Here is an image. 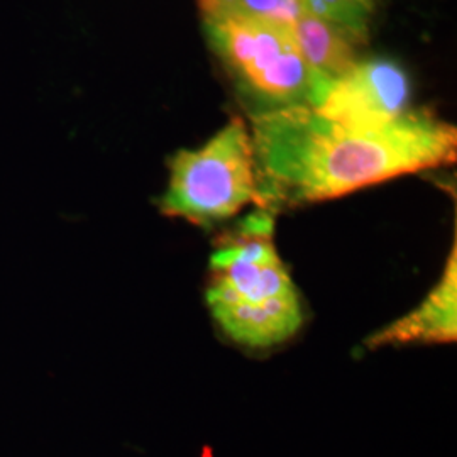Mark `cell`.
<instances>
[{
  "label": "cell",
  "mask_w": 457,
  "mask_h": 457,
  "mask_svg": "<svg viewBox=\"0 0 457 457\" xmlns=\"http://www.w3.org/2000/svg\"><path fill=\"white\" fill-rule=\"evenodd\" d=\"M249 204L262 207L251 132L243 119H230L207 145L180 151L170 162L168 188L160 200L164 215L211 226Z\"/></svg>",
  "instance_id": "3"
},
{
  "label": "cell",
  "mask_w": 457,
  "mask_h": 457,
  "mask_svg": "<svg viewBox=\"0 0 457 457\" xmlns=\"http://www.w3.org/2000/svg\"><path fill=\"white\" fill-rule=\"evenodd\" d=\"M262 207L303 205L347 195L402 175L456 162L457 131L424 111L390 126L358 129L332 122L305 104L251 119Z\"/></svg>",
  "instance_id": "1"
},
{
  "label": "cell",
  "mask_w": 457,
  "mask_h": 457,
  "mask_svg": "<svg viewBox=\"0 0 457 457\" xmlns=\"http://www.w3.org/2000/svg\"><path fill=\"white\" fill-rule=\"evenodd\" d=\"M204 16L275 19L294 24L300 12L296 0H198Z\"/></svg>",
  "instance_id": "9"
},
{
  "label": "cell",
  "mask_w": 457,
  "mask_h": 457,
  "mask_svg": "<svg viewBox=\"0 0 457 457\" xmlns=\"http://www.w3.org/2000/svg\"><path fill=\"white\" fill-rule=\"evenodd\" d=\"M213 51L245 90L270 109L305 104L312 75L294 24L262 17L204 16Z\"/></svg>",
  "instance_id": "4"
},
{
  "label": "cell",
  "mask_w": 457,
  "mask_h": 457,
  "mask_svg": "<svg viewBox=\"0 0 457 457\" xmlns=\"http://www.w3.org/2000/svg\"><path fill=\"white\" fill-rule=\"evenodd\" d=\"M300 9L337 26L356 41L366 37L373 0H296Z\"/></svg>",
  "instance_id": "8"
},
{
  "label": "cell",
  "mask_w": 457,
  "mask_h": 457,
  "mask_svg": "<svg viewBox=\"0 0 457 457\" xmlns=\"http://www.w3.org/2000/svg\"><path fill=\"white\" fill-rule=\"evenodd\" d=\"M207 305L232 343L271 349L303 326V307L275 245V219L258 209L220 239L209 266Z\"/></svg>",
  "instance_id": "2"
},
{
  "label": "cell",
  "mask_w": 457,
  "mask_h": 457,
  "mask_svg": "<svg viewBox=\"0 0 457 457\" xmlns=\"http://www.w3.org/2000/svg\"><path fill=\"white\" fill-rule=\"evenodd\" d=\"M410 96L407 71L396 62L379 58L356 62L311 109L347 128L378 129L410 112Z\"/></svg>",
  "instance_id": "5"
},
{
  "label": "cell",
  "mask_w": 457,
  "mask_h": 457,
  "mask_svg": "<svg viewBox=\"0 0 457 457\" xmlns=\"http://www.w3.org/2000/svg\"><path fill=\"white\" fill-rule=\"evenodd\" d=\"M456 312L457 264L454 245L441 281L427 295L424 303L376 332L366 341V345L370 349H378L383 345L454 343L457 336Z\"/></svg>",
  "instance_id": "6"
},
{
  "label": "cell",
  "mask_w": 457,
  "mask_h": 457,
  "mask_svg": "<svg viewBox=\"0 0 457 457\" xmlns=\"http://www.w3.org/2000/svg\"><path fill=\"white\" fill-rule=\"evenodd\" d=\"M294 31L312 75L309 107H313L327 87L356 63V39L319 17L302 11L294 21Z\"/></svg>",
  "instance_id": "7"
}]
</instances>
